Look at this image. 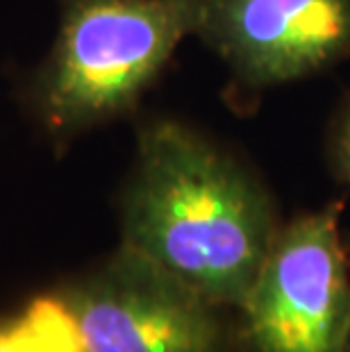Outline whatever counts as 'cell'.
<instances>
[{
  "label": "cell",
  "instance_id": "1",
  "mask_svg": "<svg viewBox=\"0 0 350 352\" xmlns=\"http://www.w3.org/2000/svg\"><path fill=\"white\" fill-rule=\"evenodd\" d=\"M273 200L239 160L191 127L139 130L121 200V245L234 311L278 234Z\"/></svg>",
  "mask_w": 350,
  "mask_h": 352
},
{
  "label": "cell",
  "instance_id": "2",
  "mask_svg": "<svg viewBox=\"0 0 350 352\" xmlns=\"http://www.w3.org/2000/svg\"><path fill=\"white\" fill-rule=\"evenodd\" d=\"M200 0H62V25L36 78L34 104L55 137L137 107L187 34Z\"/></svg>",
  "mask_w": 350,
  "mask_h": 352
},
{
  "label": "cell",
  "instance_id": "3",
  "mask_svg": "<svg viewBox=\"0 0 350 352\" xmlns=\"http://www.w3.org/2000/svg\"><path fill=\"white\" fill-rule=\"evenodd\" d=\"M339 214L327 205L280 226L234 309L241 352H346L350 264Z\"/></svg>",
  "mask_w": 350,
  "mask_h": 352
},
{
  "label": "cell",
  "instance_id": "4",
  "mask_svg": "<svg viewBox=\"0 0 350 352\" xmlns=\"http://www.w3.org/2000/svg\"><path fill=\"white\" fill-rule=\"evenodd\" d=\"M57 296L85 352H230L228 309L123 245Z\"/></svg>",
  "mask_w": 350,
  "mask_h": 352
},
{
  "label": "cell",
  "instance_id": "5",
  "mask_svg": "<svg viewBox=\"0 0 350 352\" xmlns=\"http://www.w3.org/2000/svg\"><path fill=\"white\" fill-rule=\"evenodd\" d=\"M196 34L245 85H282L348 55L350 0H200Z\"/></svg>",
  "mask_w": 350,
  "mask_h": 352
},
{
  "label": "cell",
  "instance_id": "6",
  "mask_svg": "<svg viewBox=\"0 0 350 352\" xmlns=\"http://www.w3.org/2000/svg\"><path fill=\"white\" fill-rule=\"evenodd\" d=\"M0 352H85L71 309L57 294L0 316Z\"/></svg>",
  "mask_w": 350,
  "mask_h": 352
},
{
  "label": "cell",
  "instance_id": "7",
  "mask_svg": "<svg viewBox=\"0 0 350 352\" xmlns=\"http://www.w3.org/2000/svg\"><path fill=\"white\" fill-rule=\"evenodd\" d=\"M330 164L341 182L350 184V100L339 111L330 139Z\"/></svg>",
  "mask_w": 350,
  "mask_h": 352
},
{
  "label": "cell",
  "instance_id": "8",
  "mask_svg": "<svg viewBox=\"0 0 350 352\" xmlns=\"http://www.w3.org/2000/svg\"><path fill=\"white\" fill-rule=\"evenodd\" d=\"M346 352H350V339H348V343H346Z\"/></svg>",
  "mask_w": 350,
  "mask_h": 352
}]
</instances>
